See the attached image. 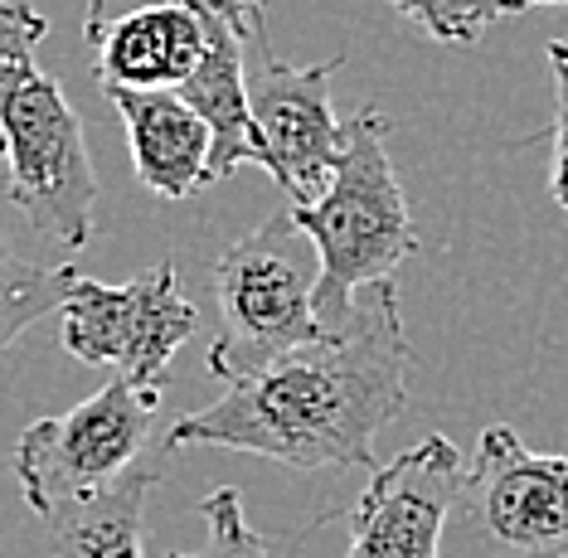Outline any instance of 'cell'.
Here are the masks:
<instances>
[{
	"label": "cell",
	"mask_w": 568,
	"mask_h": 558,
	"mask_svg": "<svg viewBox=\"0 0 568 558\" xmlns=\"http://www.w3.org/2000/svg\"><path fill=\"white\" fill-rule=\"evenodd\" d=\"M408 369L398 287L374 282L316 341L224 384L210 408L175 418L171 447L253 452L296 471H374V437L404 413Z\"/></svg>",
	"instance_id": "6da1fadb"
},
{
	"label": "cell",
	"mask_w": 568,
	"mask_h": 558,
	"mask_svg": "<svg viewBox=\"0 0 568 558\" xmlns=\"http://www.w3.org/2000/svg\"><path fill=\"white\" fill-rule=\"evenodd\" d=\"M49 20L30 0H0V155L6 194L30 224L63 248L93 243L98 171L83 122L63 83L40 63Z\"/></svg>",
	"instance_id": "7a4b0ae2"
},
{
	"label": "cell",
	"mask_w": 568,
	"mask_h": 558,
	"mask_svg": "<svg viewBox=\"0 0 568 558\" xmlns=\"http://www.w3.org/2000/svg\"><path fill=\"white\" fill-rule=\"evenodd\" d=\"M292 214L321 253V326H335L359 292L374 282H394V272L418 253V229L389 161V116L379 108H359L345 122L326 190L312 204H292Z\"/></svg>",
	"instance_id": "3957f363"
},
{
	"label": "cell",
	"mask_w": 568,
	"mask_h": 558,
	"mask_svg": "<svg viewBox=\"0 0 568 558\" xmlns=\"http://www.w3.org/2000/svg\"><path fill=\"white\" fill-rule=\"evenodd\" d=\"M171 452V427H161V394L118 374L69 413L24 427L10 452V471L24 505L49 520L126 486L132 476H165Z\"/></svg>",
	"instance_id": "277c9868"
},
{
	"label": "cell",
	"mask_w": 568,
	"mask_h": 558,
	"mask_svg": "<svg viewBox=\"0 0 568 558\" xmlns=\"http://www.w3.org/2000/svg\"><path fill=\"white\" fill-rule=\"evenodd\" d=\"M321 253L292 210L267 214L253 233L229 243L214 263L219 335L210 345V374L224 384L273 365L277 355L316 341Z\"/></svg>",
	"instance_id": "5b68a950"
},
{
	"label": "cell",
	"mask_w": 568,
	"mask_h": 558,
	"mask_svg": "<svg viewBox=\"0 0 568 558\" xmlns=\"http://www.w3.org/2000/svg\"><path fill=\"white\" fill-rule=\"evenodd\" d=\"M443 558H568V457L496 423L447 510Z\"/></svg>",
	"instance_id": "8992f818"
},
{
	"label": "cell",
	"mask_w": 568,
	"mask_h": 558,
	"mask_svg": "<svg viewBox=\"0 0 568 558\" xmlns=\"http://www.w3.org/2000/svg\"><path fill=\"white\" fill-rule=\"evenodd\" d=\"M63 349L83 365H108L136 388H165L171 359L195 335L200 316L180 287L175 263H156L141 277L108 287L79 277L63 302Z\"/></svg>",
	"instance_id": "52a82bcc"
},
{
	"label": "cell",
	"mask_w": 568,
	"mask_h": 558,
	"mask_svg": "<svg viewBox=\"0 0 568 558\" xmlns=\"http://www.w3.org/2000/svg\"><path fill=\"white\" fill-rule=\"evenodd\" d=\"M341 63L345 54L296 69L267 44V16H253L248 24V112L263 171L292 194V204H312L341 155L345 122H335L331 108V78Z\"/></svg>",
	"instance_id": "ba28073f"
},
{
	"label": "cell",
	"mask_w": 568,
	"mask_h": 558,
	"mask_svg": "<svg viewBox=\"0 0 568 558\" xmlns=\"http://www.w3.org/2000/svg\"><path fill=\"white\" fill-rule=\"evenodd\" d=\"M467 481V461L452 437L428 433L418 447L374 466L351 510L345 558H443L447 510Z\"/></svg>",
	"instance_id": "9c48e42d"
},
{
	"label": "cell",
	"mask_w": 568,
	"mask_h": 558,
	"mask_svg": "<svg viewBox=\"0 0 568 558\" xmlns=\"http://www.w3.org/2000/svg\"><path fill=\"white\" fill-rule=\"evenodd\" d=\"M204 20V54L195 73L180 83V98L195 108L214 132L210 185L229 180L239 165H263L257 126L248 112V24L267 10L248 0H195Z\"/></svg>",
	"instance_id": "30bf717a"
},
{
	"label": "cell",
	"mask_w": 568,
	"mask_h": 558,
	"mask_svg": "<svg viewBox=\"0 0 568 558\" xmlns=\"http://www.w3.org/2000/svg\"><path fill=\"white\" fill-rule=\"evenodd\" d=\"M108 102L126 126L136 180L156 200H190L210 185L214 132L180 88H112Z\"/></svg>",
	"instance_id": "8fae6325"
},
{
	"label": "cell",
	"mask_w": 568,
	"mask_h": 558,
	"mask_svg": "<svg viewBox=\"0 0 568 558\" xmlns=\"http://www.w3.org/2000/svg\"><path fill=\"white\" fill-rule=\"evenodd\" d=\"M98 54V88H180L204 54V20L195 0L122 10L88 39Z\"/></svg>",
	"instance_id": "7c38bea8"
},
{
	"label": "cell",
	"mask_w": 568,
	"mask_h": 558,
	"mask_svg": "<svg viewBox=\"0 0 568 558\" xmlns=\"http://www.w3.org/2000/svg\"><path fill=\"white\" fill-rule=\"evenodd\" d=\"M161 476H132L108 496L59 510L44 520V544L54 558H146V500Z\"/></svg>",
	"instance_id": "4fadbf2b"
},
{
	"label": "cell",
	"mask_w": 568,
	"mask_h": 558,
	"mask_svg": "<svg viewBox=\"0 0 568 558\" xmlns=\"http://www.w3.org/2000/svg\"><path fill=\"white\" fill-rule=\"evenodd\" d=\"M0 171H6V155H0ZM79 272L69 263L49 267V263H30L6 243L0 233V355L20 341L34 321H44L49 311H63Z\"/></svg>",
	"instance_id": "5bb4252c"
},
{
	"label": "cell",
	"mask_w": 568,
	"mask_h": 558,
	"mask_svg": "<svg viewBox=\"0 0 568 558\" xmlns=\"http://www.w3.org/2000/svg\"><path fill=\"white\" fill-rule=\"evenodd\" d=\"M389 6L437 44H481L500 20L529 10V0H389Z\"/></svg>",
	"instance_id": "9a60e30c"
},
{
	"label": "cell",
	"mask_w": 568,
	"mask_h": 558,
	"mask_svg": "<svg viewBox=\"0 0 568 558\" xmlns=\"http://www.w3.org/2000/svg\"><path fill=\"white\" fill-rule=\"evenodd\" d=\"M200 515H204V529H210L204 554H175V558H273L263 535L243 515V496L234 486H219L214 496H204Z\"/></svg>",
	"instance_id": "2e32d148"
},
{
	"label": "cell",
	"mask_w": 568,
	"mask_h": 558,
	"mask_svg": "<svg viewBox=\"0 0 568 558\" xmlns=\"http://www.w3.org/2000/svg\"><path fill=\"white\" fill-rule=\"evenodd\" d=\"M549 73H554V161H549V190L554 204L568 214V39L549 44Z\"/></svg>",
	"instance_id": "e0dca14e"
},
{
	"label": "cell",
	"mask_w": 568,
	"mask_h": 558,
	"mask_svg": "<svg viewBox=\"0 0 568 558\" xmlns=\"http://www.w3.org/2000/svg\"><path fill=\"white\" fill-rule=\"evenodd\" d=\"M248 6H257V10H267V0H248ZM122 0H88V16H83V39H93L102 24L108 20H118L122 16Z\"/></svg>",
	"instance_id": "ac0fdd59"
},
{
	"label": "cell",
	"mask_w": 568,
	"mask_h": 558,
	"mask_svg": "<svg viewBox=\"0 0 568 558\" xmlns=\"http://www.w3.org/2000/svg\"><path fill=\"white\" fill-rule=\"evenodd\" d=\"M529 6H568V0H529Z\"/></svg>",
	"instance_id": "d6986e66"
}]
</instances>
